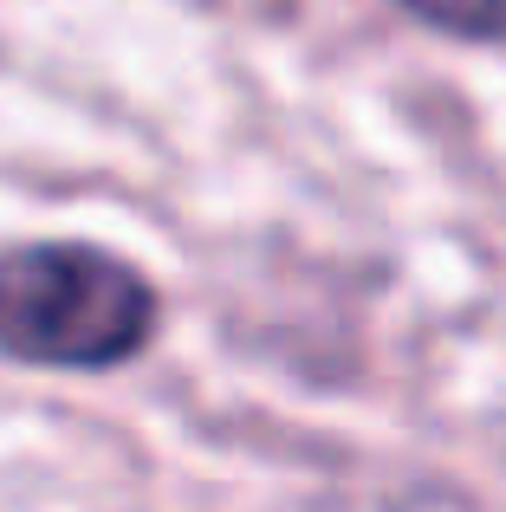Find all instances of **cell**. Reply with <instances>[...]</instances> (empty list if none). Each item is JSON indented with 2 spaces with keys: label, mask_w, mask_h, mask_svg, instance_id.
I'll return each mask as SVG.
<instances>
[{
  "label": "cell",
  "mask_w": 506,
  "mask_h": 512,
  "mask_svg": "<svg viewBox=\"0 0 506 512\" xmlns=\"http://www.w3.org/2000/svg\"><path fill=\"white\" fill-rule=\"evenodd\" d=\"M156 286L111 247L33 240L0 253V357L33 370H117L156 338Z\"/></svg>",
  "instance_id": "6da1fadb"
},
{
  "label": "cell",
  "mask_w": 506,
  "mask_h": 512,
  "mask_svg": "<svg viewBox=\"0 0 506 512\" xmlns=\"http://www.w3.org/2000/svg\"><path fill=\"white\" fill-rule=\"evenodd\" d=\"M396 7L448 39H468V46H500L506 39V0H396Z\"/></svg>",
  "instance_id": "7a4b0ae2"
}]
</instances>
